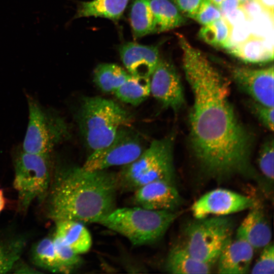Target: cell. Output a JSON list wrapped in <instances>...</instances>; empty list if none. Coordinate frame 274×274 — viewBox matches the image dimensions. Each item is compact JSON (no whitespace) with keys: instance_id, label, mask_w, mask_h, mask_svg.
Returning <instances> with one entry per match:
<instances>
[{"instance_id":"obj_1","label":"cell","mask_w":274,"mask_h":274,"mask_svg":"<svg viewBox=\"0 0 274 274\" xmlns=\"http://www.w3.org/2000/svg\"><path fill=\"white\" fill-rule=\"evenodd\" d=\"M176 35L193 95L190 140L201 170L217 181L235 176L257 178L251 163L252 136L230 102L229 81L203 52Z\"/></svg>"},{"instance_id":"obj_2","label":"cell","mask_w":274,"mask_h":274,"mask_svg":"<svg viewBox=\"0 0 274 274\" xmlns=\"http://www.w3.org/2000/svg\"><path fill=\"white\" fill-rule=\"evenodd\" d=\"M117 174L82 166L58 168L47 196L48 217L57 222L98 223L116 209Z\"/></svg>"},{"instance_id":"obj_3","label":"cell","mask_w":274,"mask_h":274,"mask_svg":"<svg viewBox=\"0 0 274 274\" xmlns=\"http://www.w3.org/2000/svg\"><path fill=\"white\" fill-rule=\"evenodd\" d=\"M76 120L85 143L92 152L108 145L122 126L129 125V113L115 101L86 97L81 102Z\"/></svg>"},{"instance_id":"obj_4","label":"cell","mask_w":274,"mask_h":274,"mask_svg":"<svg viewBox=\"0 0 274 274\" xmlns=\"http://www.w3.org/2000/svg\"><path fill=\"white\" fill-rule=\"evenodd\" d=\"M176 211L151 210L140 207L114 209L97 223L142 246L159 241L179 216Z\"/></svg>"},{"instance_id":"obj_5","label":"cell","mask_w":274,"mask_h":274,"mask_svg":"<svg viewBox=\"0 0 274 274\" xmlns=\"http://www.w3.org/2000/svg\"><path fill=\"white\" fill-rule=\"evenodd\" d=\"M174 142L173 134L154 140L136 159L123 166L117 174L118 190L133 192L140 187L155 181L175 185Z\"/></svg>"},{"instance_id":"obj_6","label":"cell","mask_w":274,"mask_h":274,"mask_svg":"<svg viewBox=\"0 0 274 274\" xmlns=\"http://www.w3.org/2000/svg\"><path fill=\"white\" fill-rule=\"evenodd\" d=\"M234 227L233 219L225 216L196 219L185 227L184 246L196 259L212 266L232 237Z\"/></svg>"},{"instance_id":"obj_7","label":"cell","mask_w":274,"mask_h":274,"mask_svg":"<svg viewBox=\"0 0 274 274\" xmlns=\"http://www.w3.org/2000/svg\"><path fill=\"white\" fill-rule=\"evenodd\" d=\"M14 168L13 186L18 193L19 209L25 212L33 200L42 201L47 196L52 179L51 154L18 150L14 156Z\"/></svg>"},{"instance_id":"obj_8","label":"cell","mask_w":274,"mask_h":274,"mask_svg":"<svg viewBox=\"0 0 274 274\" xmlns=\"http://www.w3.org/2000/svg\"><path fill=\"white\" fill-rule=\"evenodd\" d=\"M28 122L22 149L27 153L49 154L70 136L67 123L54 110L44 108L38 100L27 97Z\"/></svg>"},{"instance_id":"obj_9","label":"cell","mask_w":274,"mask_h":274,"mask_svg":"<svg viewBox=\"0 0 274 274\" xmlns=\"http://www.w3.org/2000/svg\"><path fill=\"white\" fill-rule=\"evenodd\" d=\"M145 149L140 135L126 125L121 127L107 146L92 152L82 167L87 170L126 165L136 159Z\"/></svg>"},{"instance_id":"obj_10","label":"cell","mask_w":274,"mask_h":274,"mask_svg":"<svg viewBox=\"0 0 274 274\" xmlns=\"http://www.w3.org/2000/svg\"><path fill=\"white\" fill-rule=\"evenodd\" d=\"M234 81L254 101L263 105L273 107V66L263 68H251L233 65L223 61Z\"/></svg>"},{"instance_id":"obj_11","label":"cell","mask_w":274,"mask_h":274,"mask_svg":"<svg viewBox=\"0 0 274 274\" xmlns=\"http://www.w3.org/2000/svg\"><path fill=\"white\" fill-rule=\"evenodd\" d=\"M150 94L165 108L178 112L185 104L182 83L174 64L160 59L150 77Z\"/></svg>"},{"instance_id":"obj_12","label":"cell","mask_w":274,"mask_h":274,"mask_svg":"<svg viewBox=\"0 0 274 274\" xmlns=\"http://www.w3.org/2000/svg\"><path fill=\"white\" fill-rule=\"evenodd\" d=\"M255 206L256 201L250 197L218 188L200 197L192 204L191 211L195 219H201L212 215L226 216Z\"/></svg>"},{"instance_id":"obj_13","label":"cell","mask_w":274,"mask_h":274,"mask_svg":"<svg viewBox=\"0 0 274 274\" xmlns=\"http://www.w3.org/2000/svg\"><path fill=\"white\" fill-rule=\"evenodd\" d=\"M133 192L136 206L149 210L176 211L182 202L175 185L165 181L145 184Z\"/></svg>"},{"instance_id":"obj_14","label":"cell","mask_w":274,"mask_h":274,"mask_svg":"<svg viewBox=\"0 0 274 274\" xmlns=\"http://www.w3.org/2000/svg\"><path fill=\"white\" fill-rule=\"evenodd\" d=\"M121 59L131 75L150 77L160 59L158 47L128 42L119 48Z\"/></svg>"},{"instance_id":"obj_15","label":"cell","mask_w":274,"mask_h":274,"mask_svg":"<svg viewBox=\"0 0 274 274\" xmlns=\"http://www.w3.org/2000/svg\"><path fill=\"white\" fill-rule=\"evenodd\" d=\"M254 249L245 241L236 237L228 242L218 260V273L245 274L249 272Z\"/></svg>"},{"instance_id":"obj_16","label":"cell","mask_w":274,"mask_h":274,"mask_svg":"<svg viewBox=\"0 0 274 274\" xmlns=\"http://www.w3.org/2000/svg\"><path fill=\"white\" fill-rule=\"evenodd\" d=\"M250 210L238 227L235 237L245 241L254 249H261L271 241V227L263 211L257 205Z\"/></svg>"},{"instance_id":"obj_17","label":"cell","mask_w":274,"mask_h":274,"mask_svg":"<svg viewBox=\"0 0 274 274\" xmlns=\"http://www.w3.org/2000/svg\"><path fill=\"white\" fill-rule=\"evenodd\" d=\"M227 51L246 63H265L273 59V39L251 35L243 42L230 47Z\"/></svg>"},{"instance_id":"obj_18","label":"cell","mask_w":274,"mask_h":274,"mask_svg":"<svg viewBox=\"0 0 274 274\" xmlns=\"http://www.w3.org/2000/svg\"><path fill=\"white\" fill-rule=\"evenodd\" d=\"M56 223L54 234L78 254L88 252L92 245V238L82 222L74 220Z\"/></svg>"},{"instance_id":"obj_19","label":"cell","mask_w":274,"mask_h":274,"mask_svg":"<svg viewBox=\"0 0 274 274\" xmlns=\"http://www.w3.org/2000/svg\"><path fill=\"white\" fill-rule=\"evenodd\" d=\"M165 267L171 273L197 274L211 273L212 266L196 259L184 246H177L169 251Z\"/></svg>"},{"instance_id":"obj_20","label":"cell","mask_w":274,"mask_h":274,"mask_svg":"<svg viewBox=\"0 0 274 274\" xmlns=\"http://www.w3.org/2000/svg\"><path fill=\"white\" fill-rule=\"evenodd\" d=\"M128 2V0H92L81 2L73 18L94 16L116 21L123 15Z\"/></svg>"},{"instance_id":"obj_21","label":"cell","mask_w":274,"mask_h":274,"mask_svg":"<svg viewBox=\"0 0 274 274\" xmlns=\"http://www.w3.org/2000/svg\"><path fill=\"white\" fill-rule=\"evenodd\" d=\"M154 16V32H161L184 25L186 19L171 0H150Z\"/></svg>"},{"instance_id":"obj_22","label":"cell","mask_w":274,"mask_h":274,"mask_svg":"<svg viewBox=\"0 0 274 274\" xmlns=\"http://www.w3.org/2000/svg\"><path fill=\"white\" fill-rule=\"evenodd\" d=\"M130 76V74L117 64L101 63L93 72L96 86L106 93H114Z\"/></svg>"},{"instance_id":"obj_23","label":"cell","mask_w":274,"mask_h":274,"mask_svg":"<svg viewBox=\"0 0 274 274\" xmlns=\"http://www.w3.org/2000/svg\"><path fill=\"white\" fill-rule=\"evenodd\" d=\"M129 20L135 38L154 32L155 24L150 0H133Z\"/></svg>"},{"instance_id":"obj_24","label":"cell","mask_w":274,"mask_h":274,"mask_svg":"<svg viewBox=\"0 0 274 274\" xmlns=\"http://www.w3.org/2000/svg\"><path fill=\"white\" fill-rule=\"evenodd\" d=\"M114 93L123 102L133 106L139 105L150 94V77L130 75L128 79Z\"/></svg>"},{"instance_id":"obj_25","label":"cell","mask_w":274,"mask_h":274,"mask_svg":"<svg viewBox=\"0 0 274 274\" xmlns=\"http://www.w3.org/2000/svg\"><path fill=\"white\" fill-rule=\"evenodd\" d=\"M31 257L38 266L53 272H60L52 237H46L32 247Z\"/></svg>"},{"instance_id":"obj_26","label":"cell","mask_w":274,"mask_h":274,"mask_svg":"<svg viewBox=\"0 0 274 274\" xmlns=\"http://www.w3.org/2000/svg\"><path fill=\"white\" fill-rule=\"evenodd\" d=\"M231 26L223 17L203 25L198 37L205 43L216 47L226 49L228 43Z\"/></svg>"},{"instance_id":"obj_27","label":"cell","mask_w":274,"mask_h":274,"mask_svg":"<svg viewBox=\"0 0 274 274\" xmlns=\"http://www.w3.org/2000/svg\"><path fill=\"white\" fill-rule=\"evenodd\" d=\"M52 238L60 272H70L79 264V254L75 253L55 234H54Z\"/></svg>"},{"instance_id":"obj_28","label":"cell","mask_w":274,"mask_h":274,"mask_svg":"<svg viewBox=\"0 0 274 274\" xmlns=\"http://www.w3.org/2000/svg\"><path fill=\"white\" fill-rule=\"evenodd\" d=\"M23 246L22 241H15L6 245L0 243V274L12 269L20 256Z\"/></svg>"},{"instance_id":"obj_29","label":"cell","mask_w":274,"mask_h":274,"mask_svg":"<svg viewBox=\"0 0 274 274\" xmlns=\"http://www.w3.org/2000/svg\"><path fill=\"white\" fill-rule=\"evenodd\" d=\"M273 138H269L262 146L258 157L259 169L270 185L273 182L274 147Z\"/></svg>"},{"instance_id":"obj_30","label":"cell","mask_w":274,"mask_h":274,"mask_svg":"<svg viewBox=\"0 0 274 274\" xmlns=\"http://www.w3.org/2000/svg\"><path fill=\"white\" fill-rule=\"evenodd\" d=\"M262 251L251 269L253 274L274 273V246L270 242L262 248Z\"/></svg>"},{"instance_id":"obj_31","label":"cell","mask_w":274,"mask_h":274,"mask_svg":"<svg viewBox=\"0 0 274 274\" xmlns=\"http://www.w3.org/2000/svg\"><path fill=\"white\" fill-rule=\"evenodd\" d=\"M273 16L264 12L249 21L252 35L273 39Z\"/></svg>"},{"instance_id":"obj_32","label":"cell","mask_w":274,"mask_h":274,"mask_svg":"<svg viewBox=\"0 0 274 274\" xmlns=\"http://www.w3.org/2000/svg\"><path fill=\"white\" fill-rule=\"evenodd\" d=\"M222 17L219 8L210 0H203L193 19L202 25Z\"/></svg>"},{"instance_id":"obj_33","label":"cell","mask_w":274,"mask_h":274,"mask_svg":"<svg viewBox=\"0 0 274 274\" xmlns=\"http://www.w3.org/2000/svg\"><path fill=\"white\" fill-rule=\"evenodd\" d=\"M250 107L258 120L268 129L273 130V107H269L255 101L250 103Z\"/></svg>"},{"instance_id":"obj_34","label":"cell","mask_w":274,"mask_h":274,"mask_svg":"<svg viewBox=\"0 0 274 274\" xmlns=\"http://www.w3.org/2000/svg\"><path fill=\"white\" fill-rule=\"evenodd\" d=\"M251 35L249 21L232 26L228 45L225 49L243 42Z\"/></svg>"},{"instance_id":"obj_35","label":"cell","mask_w":274,"mask_h":274,"mask_svg":"<svg viewBox=\"0 0 274 274\" xmlns=\"http://www.w3.org/2000/svg\"><path fill=\"white\" fill-rule=\"evenodd\" d=\"M185 17L193 19L203 0H171Z\"/></svg>"},{"instance_id":"obj_36","label":"cell","mask_w":274,"mask_h":274,"mask_svg":"<svg viewBox=\"0 0 274 274\" xmlns=\"http://www.w3.org/2000/svg\"><path fill=\"white\" fill-rule=\"evenodd\" d=\"M241 6L245 12L249 21L266 12L258 0H247Z\"/></svg>"},{"instance_id":"obj_37","label":"cell","mask_w":274,"mask_h":274,"mask_svg":"<svg viewBox=\"0 0 274 274\" xmlns=\"http://www.w3.org/2000/svg\"><path fill=\"white\" fill-rule=\"evenodd\" d=\"M224 18L231 27L246 21H249L243 8L240 6L226 15Z\"/></svg>"},{"instance_id":"obj_38","label":"cell","mask_w":274,"mask_h":274,"mask_svg":"<svg viewBox=\"0 0 274 274\" xmlns=\"http://www.w3.org/2000/svg\"><path fill=\"white\" fill-rule=\"evenodd\" d=\"M241 5L239 0H222L219 9L222 17L236 9Z\"/></svg>"},{"instance_id":"obj_39","label":"cell","mask_w":274,"mask_h":274,"mask_svg":"<svg viewBox=\"0 0 274 274\" xmlns=\"http://www.w3.org/2000/svg\"><path fill=\"white\" fill-rule=\"evenodd\" d=\"M264 10L273 16L274 0H258Z\"/></svg>"},{"instance_id":"obj_40","label":"cell","mask_w":274,"mask_h":274,"mask_svg":"<svg viewBox=\"0 0 274 274\" xmlns=\"http://www.w3.org/2000/svg\"><path fill=\"white\" fill-rule=\"evenodd\" d=\"M6 204V199L2 189H0V213L3 210Z\"/></svg>"},{"instance_id":"obj_41","label":"cell","mask_w":274,"mask_h":274,"mask_svg":"<svg viewBox=\"0 0 274 274\" xmlns=\"http://www.w3.org/2000/svg\"><path fill=\"white\" fill-rule=\"evenodd\" d=\"M213 4L219 7L221 2L222 0H210Z\"/></svg>"},{"instance_id":"obj_42","label":"cell","mask_w":274,"mask_h":274,"mask_svg":"<svg viewBox=\"0 0 274 274\" xmlns=\"http://www.w3.org/2000/svg\"><path fill=\"white\" fill-rule=\"evenodd\" d=\"M247 0H239L240 2H241V5L242 4H243L244 3H245L246 1H247Z\"/></svg>"}]
</instances>
